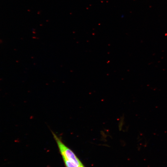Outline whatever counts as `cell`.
<instances>
[{
  "label": "cell",
  "mask_w": 167,
  "mask_h": 167,
  "mask_svg": "<svg viewBox=\"0 0 167 167\" xmlns=\"http://www.w3.org/2000/svg\"><path fill=\"white\" fill-rule=\"evenodd\" d=\"M52 133L62 158L74 162L79 167L83 165L82 163L74 152L64 144L61 138L58 137L52 131Z\"/></svg>",
  "instance_id": "obj_1"
},
{
  "label": "cell",
  "mask_w": 167,
  "mask_h": 167,
  "mask_svg": "<svg viewBox=\"0 0 167 167\" xmlns=\"http://www.w3.org/2000/svg\"><path fill=\"white\" fill-rule=\"evenodd\" d=\"M80 167H85L83 165V166H81Z\"/></svg>",
  "instance_id": "obj_3"
},
{
  "label": "cell",
  "mask_w": 167,
  "mask_h": 167,
  "mask_svg": "<svg viewBox=\"0 0 167 167\" xmlns=\"http://www.w3.org/2000/svg\"><path fill=\"white\" fill-rule=\"evenodd\" d=\"M66 167H79L74 162L64 158H62Z\"/></svg>",
  "instance_id": "obj_2"
}]
</instances>
